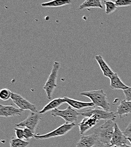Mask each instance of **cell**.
I'll use <instances>...</instances> for the list:
<instances>
[{"label": "cell", "mask_w": 131, "mask_h": 147, "mask_svg": "<svg viewBox=\"0 0 131 147\" xmlns=\"http://www.w3.org/2000/svg\"><path fill=\"white\" fill-rule=\"evenodd\" d=\"M80 94L91 99L95 107L101 108L107 111L110 110V105L108 101L107 96L103 90L84 91L81 92Z\"/></svg>", "instance_id": "obj_1"}, {"label": "cell", "mask_w": 131, "mask_h": 147, "mask_svg": "<svg viewBox=\"0 0 131 147\" xmlns=\"http://www.w3.org/2000/svg\"><path fill=\"white\" fill-rule=\"evenodd\" d=\"M115 123L112 120H107L105 122L94 129L93 134L97 140L102 143L110 144L114 131Z\"/></svg>", "instance_id": "obj_2"}, {"label": "cell", "mask_w": 131, "mask_h": 147, "mask_svg": "<svg viewBox=\"0 0 131 147\" xmlns=\"http://www.w3.org/2000/svg\"><path fill=\"white\" fill-rule=\"evenodd\" d=\"M60 67V64L59 62L56 61L54 62L51 73L50 74L48 80L43 87L49 100L52 98L53 92L57 87L56 79Z\"/></svg>", "instance_id": "obj_3"}, {"label": "cell", "mask_w": 131, "mask_h": 147, "mask_svg": "<svg viewBox=\"0 0 131 147\" xmlns=\"http://www.w3.org/2000/svg\"><path fill=\"white\" fill-rule=\"evenodd\" d=\"M79 115H82L85 117L95 115L98 120H112L115 121L116 118V114L112 111H107L99 108L93 109H88L84 112L80 113Z\"/></svg>", "instance_id": "obj_4"}, {"label": "cell", "mask_w": 131, "mask_h": 147, "mask_svg": "<svg viewBox=\"0 0 131 147\" xmlns=\"http://www.w3.org/2000/svg\"><path fill=\"white\" fill-rule=\"evenodd\" d=\"M51 114L53 117H61L68 123H75L79 115V113L70 105L64 110L55 109L52 111Z\"/></svg>", "instance_id": "obj_5"}, {"label": "cell", "mask_w": 131, "mask_h": 147, "mask_svg": "<svg viewBox=\"0 0 131 147\" xmlns=\"http://www.w3.org/2000/svg\"><path fill=\"white\" fill-rule=\"evenodd\" d=\"M76 125L75 123H66L54 130L48 132L47 134L44 135H36L34 137L36 139L42 140V139H47L52 138H56L59 136H62L67 134L69 132H70L74 127Z\"/></svg>", "instance_id": "obj_6"}, {"label": "cell", "mask_w": 131, "mask_h": 147, "mask_svg": "<svg viewBox=\"0 0 131 147\" xmlns=\"http://www.w3.org/2000/svg\"><path fill=\"white\" fill-rule=\"evenodd\" d=\"M11 99L21 110H30L31 112L38 113L36 107L34 104H31L30 101L27 100L19 94L12 93Z\"/></svg>", "instance_id": "obj_7"}, {"label": "cell", "mask_w": 131, "mask_h": 147, "mask_svg": "<svg viewBox=\"0 0 131 147\" xmlns=\"http://www.w3.org/2000/svg\"><path fill=\"white\" fill-rule=\"evenodd\" d=\"M41 114L39 113L31 112L29 116L24 121L17 123L15 125V126L18 127H25L28 128L32 130L33 132H35V129L41 120Z\"/></svg>", "instance_id": "obj_8"}, {"label": "cell", "mask_w": 131, "mask_h": 147, "mask_svg": "<svg viewBox=\"0 0 131 147\" xmlns=\"http://www.w3.org/2000/svg\"><path fill=\"white\" fill-rule=\"evenodd\" d=\"M127 137L124 135V132L120 130L118 124L115 123L114 131L110 144L113 147H118L127 144Z\"/></svg>", "instance_id": "obj_9"}, {"label": "cell", "mask_w": 131, "mask_h": 147, "mask_svg": "<svg viewBox=\"0 0 131 147\" xmlns=\"http://www.w3.org/2000/svg\"><path fill=\"white\" fill-rule=\"evenodd\" d=\"M98 121V119L95 115L85 117L79 123L77 124L79 127L80 134L81 135H83L85 132L95 126Z\"/></svg>", "instance_id": "obj_10"}, {"label": "cell", "mask_w": 131, "mask_h": 147, "mask_svg": "<svg viewBox=\"0 0 131 147\" xmlns=\"http://www.w3.org/2000/svg\"><path fill=\"white\" fill-rule=\"evenodd\" d=\"M23 110L17 108L13 105H3L0 104V117H10L20 115Z\"/></svg>", "instance_id": "obj_11"}, {"label": "cell", "mask_w": 131, "mask_h": 147, "mask_svg": "<svg viewBox=\"0 0 131 147\" xmlns=\"http://www.w3.org/2000/svg\"><path fill=\"white\" fill-rule=\"evenodd\" d=\"M94 58L97 62L98 65L99 66V67L103 73V75L105 77L109 78L110 79L115 73L113 72L109 65L103 59L102 55H95Z\"/></svg>", "instance_id": "obj_12"}, {"label": "cell", "mask_w": 131, "mask_h": 147, "mask_svg": "<svg viewBox=\"0 0 131 147\" xmlns=\"http://www.w3.org/2000/svg\"><path fill=\"white\" fill-rule=\"evenodd\" d=\"M97 141V137L94 134L82 136L77 143L76 147H93Z\"/></svg>", "instance_id": "obj_13"}, {"label": "cell", "mask_w": 131, "mask_h": 147, "mask_svg": "<svg viewBox=\"0 0 131 147\" xmlns=\"http://www.w3.org/2000/svg\"><path fill=\"white\" fill-rule=\"evenodd\" d=\"M66 101V103L68 104L72 108L80 110L81 109L86 108H92L94 107V105L92 102H83L78 100H76L74 99L70 98L67 97H64Z\"/></svg>", "instance_id": "obj_14"}, {"label": "cell", "mask_w": 131, "mask_h": 147, "mask_svg": "<svg viewBox=\"0 0 131 147\" xmlns=\"http://www.w3.org/2000/svg\"><path fill=\"white\" fill-rule=\"evenodd\" d=\"M65 102H66V101H65V99L64 97L63 98H61V97L56 98L52 100L48 104H46L42 110L38 111V113L40 114H42L45 113L46 112H48L50 110H54Z\"/></svg>", "instance_id": "obj_15"}, {"label": "cell", "mask_w": 131, "mask_h": 147, "mask_svg": "<svg viewBox=\"0 0 131 147\" xmlns=\"http://www.w3.org/2000/svg\"><path fill=\"white\" fill-rule=\"evenodd\" d=\"M130 113H131V101H127V100L122 101L117 108L116 114L122 118V117L126 116Z\"/></svg>", "instance_id": "obj_16"}, {"label": "cell", "mask_w": 131, "mask_h": 147, "mask_svg": "<svg viewBox=\"0 0 131 147\" xmlns=\"http://www.w3.org/2000/svg\"><path fill=\"white\" fill-rule=\"evenodd\" d=\"M110 88L112 90H125L129 88L128 86H126L120 79L118 74L115 73L110 78Z\"/></svg>", "instance_id": "obj_17"}, {"label": "cell", "mask_w": 131, "mask_h": 147, "mask_svg": "<svg viewBox=\"0 0 131 147\" xmlns=\"http://www.w3.org/2000/svg\"><path fill=\"white\" fill-rule=\"evenodd\" d=\"M72 3L71 0H52L41 3L43 7H58L70 5Z\"/></svg>", "instance_id": "obj_18"}, {"label": "cell", "mask_w": 131, "mask_h": 147, "mask_svg": "<svg viewBox=\"0 0 131 147\" xmlns=\"http://www.w3.org/2000/svg\"><path fill=\"white\" fill-rule=\"evenodd\" d=\"M88 8L103 9L101 0H86L79 6L80 10Z\"/></svg>", "instance_id": "obj_19"}, {"label": "cell", "mask_w": 131, "mask_h": 147, "mask_svg": "<svg viewBox=\"0 0 131 147\" xmlns=\"http://www.w3.org/2000/svg\"><path fill=\"white\" fill-rule=\"evenodd\" d=\"M30 144L28 142H26L23 139L13 137L10 142V147H27Z\"/></svg>", "instance_id": "obj_20"}, {"label": "cell", "mask_w": 131, "mask_h": 147, "mask_svg": "<svg viewBox=\"0 0 131 147\" xmlns=\"http://www.w3.org/2000/svg\"><path fill=\"white\" fill-rule=\"evenodd\" d=\"M104 4L106 7V14L109 15L114 13L118 8V6L116 5L115 2L112 1H104Z\"/></svg>", "instance_id": "obj_21"}, {"label": "cell", "mask_w": 131, "mask_h": 147, "mask_svg": "<svg viewBox=\"0 0 131 147\" xmlns=\"http://www.w3.org/2000/svg\"><path fill=\"white\" fill-rule=\"evenodd\" d=\"M12 92L7 88H3L0 90V100L2 101H7L11 98Z\"/></svg>", "instance_id": "obj_22"}, {"label": "cell", "mask_w": 131, "mask_h": 147, "mask_svg": "<svg viewBox=\"0 0 131 147\" xmlns=\"http://www.w3.org/2000/svg\"><path fill=\"white\" fill-rule=\"evenodd\" d=\"M115 3L118 7L131 6V0H115Z\"/></svg>", "instance_id": "obj_23"}, {"label": "cell", "mask_w": 131, "mask_h": 147, "mask_svg": "<svg viewBox=\"0 0 131 147\" xmlns=\"http://www.w3.org/2000/svg\"><path fill=\"white\" fill-rule=\"evenodd\" d=\"M23 129H24V139L27 140H29L32 138H34L35 136L36 135L35 132H33L30 129L24 128Z\"/></svg>", "instance_id": "obj_24"}, {"label": "cell", "mask_w": 131, "mask_h": 147, "mask_svg": "<svg viewBox=\"0 0 131 147\" xmlns=\"http://www.w3.org/2000/svg\"><path fill=\"white\" fill-rule=\"evenodd\" d=\"M15 132L17 136V138L20 139H24V133L23 129L19 128H15Z\"/></svg>", "instance_id": "obj_25"}, {"label": "cell", "mask_w": 131, "mask_h": 147, "mask_svg": "<svg viewBox=\"0 0 131 147\" xmlns=\"http://www.w3.org/2000/svg\"><path fill=\"white\" fill-rule=\"evenodd\" d=\"M123 93L126 97V100L127 101H131V87L123 91Z\"/></svg>", "instance_id": "obj_26"}, {"label": "cell", "mask_w": 131, "mask_h": 147, "mask_svg": "<svg viewBox=\"0 0 131 147\" xmlns=\"http://www.w3.org/2000/svg\"><path fill=\"white\" fill-rule=\"evenodd\" d=\"M123 132L127 138L131 136V121Z\"/></svg>", "instance_id": "obj_27"}, {"label": "cell", "mask_w": 131, "mask_h": 147, "mask_svg": "<svg viewBox=\"0 0 131 147\" xmlns=\"http://www.w3.org/2000/svg\"><path fill=\"white\" fill-rule=\"evenodd\" d=\"M93 147H114L111 146L110 144H106L102 142H99L98 140L96 144Z\"/></svg>", "instance_id": "obj_28"}, {"label": "cell", "mask_w": 131, "mask_h": 147, "mask_svg": "<svg viewBox=\"0 0 131 147\" xmlns=\"http://www.w3.org/2000/svg\"><path fill=\"white\" fill-rule=\"evenodd\" d=\"M131 147V146H130L127 144H124L123 146H118V147Z\"/></svg>", "instance_id": "obj_29"}, {"label": "cell", "mask_w": 131, "mask_h": 147, "mask_svg": "<svg viewBox=\"0 0 131 147\" xmlns=\"http://www.w3.org/2000/svg\"><path fill=\"white\" fill-rule=\"evenodd\" d=\"M127 139H128V141L130 142V143H131V136H130V137H128V138H127Z\"/></svg>", "instance_id": "obj_30"}]
</instances>
